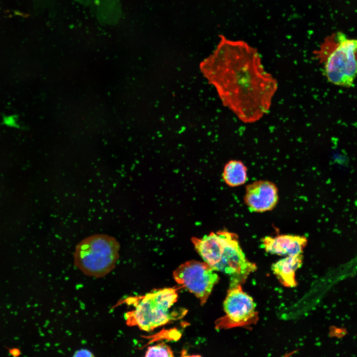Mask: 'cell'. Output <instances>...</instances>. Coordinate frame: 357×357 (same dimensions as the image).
Instances as JSON below:
<instances>
[{
	"mask_svg": "<svg viewBox=\"0 0 357 357\" xmlns=\"http://www.w3.org/2000/svg\"><path fill=\"white\" fill-rule=\"evenodd\" d=\"M200 69L223 105L242 122H255L269 111L278 82L265 70L257 50L247 43L221 36Z\"/></svg>",
	"mask_w": 357,
	"mask_h": 357,
	"instance_id": "1",
	"label": "cell"
},
{
	"mask_svg": "<svg viewBox=\"0 0 357 357\" xmlns=\"http://www.w3.org/2000/svg\"><path fill=\"white\" fill-rule=\"evenodd\" d=\"M191 240L195 250L213 270L230 276V285H240L256 269L255 264L246 259L238 236L234 233L221 230Z\"/></svg>",
	"mask_w": 357,
	"mask_h": 357,
	"instance_id": "2",
	"label": "cell"
},
{
	"mask_svg": "<svg viewBox=\"0 0 357 357\" xmlns=\"http://www.w3.org/2000/svg\"><path fill=\"white\" fill-rule=\"evenodd\" d=\"M323 65L324 74L331 83L350 87L357 76V40L338 32L327 37L314 52Z\"/></svg>",
	"mask_w": 357,
	"mask_h": 357,
	"instance_id": "3",
	"label": "cell"
},
{
	"mask_svg": "<svg viewBox=\"0 0 357 357\" xmlns=\"http://www.w3.org/2000/svg\"><path fill=\"white\" fill-rule=\"evenodd\" d=\"M178 297L177 289L166 288L131 298L128 301L132 303L134 308L124 315L127 325L148 332L181 318L186 311L171 310Z\"/></svg>",
	"mask_w": 357,
	"mask_h": 357,
	"instance_id": "4",
	"label": "cell"
},
{
	"mask_svg": "<svg viewBox=\"0 0 357 357\" xmlns=\"http://www.w3.org/2000/svg\"><path fill=\"white\" fill-rule=\"evenodd\" d=\"M120 244L105 234L89 236L79 242L73 253L74 264L84 274L101 278L110 273L119 260Z\"/></svg>",
	"mask_w": 357,
	"mask_h": 357,
	"instance_id": "5",
	"label": "cell"
},
{
	"mask_svg": "<svg viewBox=\"0 0 357 357\" xmlns=\"http://www.w3.org/2000/svg\"><path fill=\"white\" fill-rule=\"evenodd\" d=\"M176 282L200 300L201 305L207 300L219 276L206 262L190 260L180 265L173 272Z\"/></svg>",
	"mask_w": 357,
	"mask_h": 357,
	"instance_id": "6",
	"label": "cell"
},
{
	"mask_svg": "<svg viewBox=\"0 0 357 357\" xmlns=\"http://www.w3.org/2000/svg\"><path fill=\"white\" fill-rule=\"evenodd\" d=\"M225 315L216 321L217 329L242 326L253 323L257 319L256 304L240 285L230 286L223 303Z\"/></svg>",
	"mask_w": 357,
	"mask_h": 357,
	"instance_id": "7",
	"label": "cell"
},
{
	"mask_svg": "<svg viewBox=\"0 0 357 357\" xmlns=\"http://www.w3.org/2000/svg\"><path fill=\"white\" fill-rule=\"evenodd\" d=\"M279 199L278 190L273 182L257 180L246 187L244 202L249 211L261 213L274 209Z\"/></svg>",
	"mask_w": 357,
	"mask_h": 357,
	"instance_id": "8",
	"label": "cell"
},
{
	"mask_svg": "<svg viewBox=\"0 0 357 357\" xmlns=\"http://www.w3.org/2000/svg\"><path fill=\"white\" fill-rule=\"evenodd\" d=\"M307 243L305 237L294 235L266 236L261 239V246L266 252L281 256L302 253Z\"/></svg>",
	"mask_w": 357,
	"mask_h": 357,
	"instance_id": "9",
	"label": "cell"
},
{
	"mask_svg": "<svg viewBox=\"0 0 357 357\" xmlns=\"http://www.w3.org/2000/svg\"><path fill=\"white\" fill-rule=\"evenodd\" d=\"M302 259V254L287 256L273 264L271 269L282 285L293 288L297 286L295 274L301 266Z\"/></svg>",
	"mask_w": 357,
	"mask_h": 357,
	"instance_id": "10",
	"label": "cell"
},
{
	"mask_svg": "<svg viewBox=\"0 0 357 357\" xmlns=\"http://www.w3.org/2000/svg\"><path fill=\"white\" fill-rule=\"evenodd\" d=\"M223 178L230 186L235 187L242 185L247 180V168L240 161L231 160L225 166Z\"/></svg>",
	"mask_w": 357,
	"mask_h": 357,
	"instance_id": "11",
	"label": "cell"
},
{
	"mask_svg": "<svg viewBox=\"0 0 357 357\" xmlns=\"http://www.w3.org/2000/svg\"><path fill=\"white\" fill-rule=\"evenodd\" d=\"M145 356L173 357L174 355L171 348L166 344L162 343L148 347Z\"/></svg>",
	"mask_w": 357,
	"mask_h": 357,
	"instance_id": "12",
	"label": "cell"
},
{
	"mask_svg": "<svg viewBox=\"0 0 357 357\" xmlns=\"http://www.w3.org/2000/svg\"><path fill=\"white\" fill-rule=\"evenodd\" d=\"M74 357H94L93 353L89 350L85 349H82L76 351L73 355Z\"/></svg>",
	"mask_w": 357,
	"mask_h": 357,
	"instance_id": "13",
	"label": "cell"
},
{
	"mask_svg": "<svg viewBox=\"0 0 357 357\" xmlns=\"http://www.w3.org/2000/svg\"><path fill=\"white\" fill-rule=\"evenodd\" d=\"M5 348L8 351V354L11 356L17 357L21 356L22 354L21 349L18 347H13L10 348L5 347Z\"/></svg>",
	"mask_w": 357,
	"mask_h": 357,
	"instance_id": "14",
	"label": "cell"
}]
</instances>
